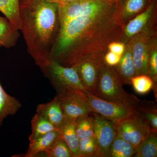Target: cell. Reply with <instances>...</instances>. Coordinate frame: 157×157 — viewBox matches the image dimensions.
<instances>
[{"label": "cell", "mask_w": 157, "mask_h": 157, "mask_svg": "<svg viewBox=\"0 0 157 157\" xmlns=\"http://www.w3.org/2000/svg\"><path fill=\"white\" fill-rule=\"evenodd\" d=\"M84 92L67 90L56 93L66 119L76 121L79 117L91 112Z\"/></svg>", "instance_id": "ba28073f"}, {"label": "cell", "mask_w": 157, "mask_h": 157, "mask_svg": "<svg viewBox=\"0 0 157 157\" xmlns=\"http://www.w3.org/2000/svg\"><path fill=\"white\" fill-rule=\"evenodd\" d=\"M21 106L17 99L6 92L0 83V126L6 117L15 114Z\"/></svg>", "instance_id": "ac0fdd59"}, {"label": "cell", "mask_w": 157, "mask_h": 157, "mask_svg": "<svg viewBox=\"0 0 157 157\" xmlns=\"http://www.w3.org/2000/svg\"><path fill=\"white\" fill-rule=\"evenodd\" d=\"M157 0L148 8L129 21L124 25L121 42L126 44L132 37L145 29L155 16Z\"/></svg>", "instance_id": "8fae6325"}, {"label": "cell", "mask_w": 157, "mask_h": 157, "mask_svg": "<svg viewBox=\"0 0 157 157\" xmlns=\"http://www.w3.org/2000/svg\"><path fill=\"white\" fill-rule=\"evenodd\" d=\"M155 22V16L145 29L132 37L128 42L132 46L136 76H148L150 52L153 42L157 38Z\"/></svg>", "instance_id": "277c9868"}, {"label": "cell", "mask_w": 157, "mask_h": 157, "mask_svg": "<svg viewBox=\"0 0 157 157\" xmlns=\"http://www.w3.org/2000/svg\"><path fill=\"white\" fill-rule=\"evenodd\" d=\"M6 18L0 16V45L5 48L14 47L20 36L19 32Z\"/></svg>", "instance_id": "ffe728a7"}, {"label": "cell", "mask_w": 157, "mask_h": 157, "mask_svg": "<svg viewBox=\"0 0 157 157\" xmlns=\"http://www.w3.org/2000/svg\"><path fill=\"white\" fill-rule=\"evenodd\" d=\"M75 121L66 118L64 122L58 128L60 137L68 145L73 157H80L79 139L76 133Z\"/></svg>", "instance_id": "9a60e30c"}, {"label": "cell", "mask_w": 157, "mask_h": 157, "mask_svg": "<svg viewBox=\"0 0 157 157\" xmlns=\"http://www.w3.org/2000/svg\"><path fill=\"white\" fill-rule=\"evenodd\" d=\"M59 137L58 131H56L30 140L28 149L24 157H36L39 154L44 153Z\"/></svg>", "instance_id": "2e32d148"}, {"label": "cell", "mask_w": 157, "mask_h": 157, "mask_svg": "<svg viewBox=\"0 0 157 157\" xmlns=\"http://www.w3.org/2000/svg\"><path fill=\"white\" fill-rule=\"evenodd\" d=\"M0 11L6 16L14 28L21 30L20 0H0Z\"/></svg>", "instance_id": "d6986e66"}, {"label": "cell", "mask_w": 157, "mask_h": 157, "mask_svg": "<svg viewBox=\"0 0 157 157\" xmlns=\"http://www.w3.org/2000/svg\"><path fill=\"white\" fill-rule=\"evenodd\" d=\"M125 48V44L121 42H111L108 46L109 51L121 56Z\"/></svg>", "instance_id": "f1b7e54d"}, {"label": "cell", "mask_w": 157, "mask_h": 157, "mask_svg": "<svg viewBox=\"0 0 157 157\" xmlns=\"http://www.w3.org/2000/svg\"><path fill=\"white\" fill-rule=\"evenodd\" d=\"M136 147L117 135L112 142L107 157H131L134 156Z\"/></svg>", "instance_id": "7402d4cb"}, {"label": "cell", "mask_w": 157, "mask_h": 157, "mask_svg": "<svg viewBox=\"0 0 157 157\" xmlns=\"http://www.w3.org/2000/svg\"><path fill=\"white\" fill-rule=\"evenodd\" d=\"M137 114L148 124L151 132L157 133V105L153 101L139 100L135 105Z\"/></svg>", "instance_id": "e0dca14e"}, {"label": "cell", "mask_w": 157, "mask_h": 157, "mask_svg": "<svg viewBox=\"0 0 157 157\" xmlns=\"http://www.w3.org/2000/svg\"><path fill=\"white\" fill-rule=\"evenodd\" d=\"M40 69L49 79L56 93L67 90H86L78 73L72 67H64L52 60Z\"/></svg>", "instance_id": "5b68a950"}, {"label": "cell", "mask_w": 157, "mask_h": 157, "mask_svg": "<svg viewBox=\"0 0 157 157\" xmlns=\"http://www.w3.org/2000/svg\"><path fill=\"white\" fill-rule=\"evenodd\" d=\"M121 57V56L108 51L104 55V61L109 66L115 67L119 63Z\"/></svg>", "instance_id": "83f0119b"}, {"label": "cell", "mask_w": 157, "mask_h": 157, "mask_svg": "<svg viewBox=\"0 0 157 157\" xmlns=\"http://www.w3.org/2000/svg\"><path fill=\"white\" fill-rule=\"evenodd\" d=\"M59 6L45 0H20V31L28 52L40 68L50 61L58 35Z\"/></svg>", "instance_id": "7a4b0ae2"}, {"label": "cell", "mask_w": 157, "mask_h": 157, "mask_svg": "<svg viewBox=\"0 0 157 157\" xmlns=\"http://www.w3.org/2000/svg\"><path fill=\"white\" fill-rule=\"evenodd\" d=\"M135 157L157 156V133L151 132L137 147L134 156Z\"/></svg>", "instance_id": "603a6c76"}, {"label": "cell", "mask_w": 157, "mask_h": 157, "mask_svg": "<svg viewBox=\"0 0 157 157\" xmlns=\"http://www.w3.org/2000/svg\"><path fill=\"white\" fill-rule=\"evenodd\" d=\"M114 127L117 136L136 148L151 132L148 124L137 113L114 123Z\"/></svg>", "instance_id": "52a82bcc"}, {"label": "cell", "mask_w": 157, "mask_h": 157, "mask_svg": "<svg viewBox=\"0 0 157 157\" xmlns=\"http://www.w3.org/2000/svg\"><path fill=\"white\" fill-rule=\"evenodd\" d=\"M114 67L123 84L131 85L130 80L136 76V73L132 57V46L129 42L125 44V50L120 61Z\"/></svg>", "instance_id": "5bb4252c"}, {"label": "cell", "mask_w": 157, "mask_h": 157, "mask_svg": "<svg viewBox=\"0 0 157 157\" xmlns=\"http://www.w3.org/2000/svg\"><path fill=\"white\" fill-rule=\"evenodd\" d=\"M124 85L114 67L107 65L104 60L93 94L105 101L135 106L139 99L133 94L127 92Z\"/></svg>", "instance_id": "3957f363"}, {"label": "cell", "mask_w": 157, "mask_h": 157, "mask_svg": "<svg viewBox=\"0 0 157 157\" xmlns=\"http://www.w3.org/2000/svg\"><path fill=\"white\" fill-rule=\"evenodd\" d=\"M49 60L73 67L85 59L108 51L111 42H121L124 24L116 3L90 15L60 22Z\"/></svg>", "instance_id": "6da1fadb"}, {"label": "cell", "mask_w": 157, "mask_h": 157, "mask_svg": "<svg viewBox=\"0 0 157 157\" xmlns=\"http://www.w3.org/2000/svg\"><path fill=\"white\" fill-rule=\"evenodd\" d=\"M104 55L93 56L72 67L78 73L85 90L92 94L95 90L98 73L104 61Z\"/></svg>", "instance_id": "30bf717a"}, {"label": "cell", "mask_w": 157, "mask_h": 157, "mask_svg": "<svg viewBox=\"0 0 157 157\" xmlns=\"http://www.w3.org/2000/svg\"><path fill=\"white\" fill-rule=\"evenodd\" d=\"M36 113L45 117L57 128L61 125L66 119L56 96L50 102L39 104Z\"/></svg>", "instance_id": "4fadbf2b"}, {"label": "cell", "mask_w": 157, "mask_h": 157, "mask_svg": "<svg viewBox=\"0 0 157 157\" xmlns=\"http://www.w3.org/2000/svg\"><path fill=\"white\" fill-rule=\"evenodd\" d=\"M90 113L79 117L75 121V129L79 140L95 137Z\"/></svg>", "instance_id": "cb8c5ba5"}, {"label": "cell", "mask_w": 157, "mask_h": 157, "mask_svg": "<svg viewBox=\"0 0 157 157\" xmlns=\"http://www.w3.org/2000/svg\"><path fill=\"white\" fill-rule=\"evenodd\" d=\"M80 1H91V0H80Z\"/></svg>", "instance_id": "1f68e13d"}, {"label": "cell", "mask_w": 157, "mask_h": 157, "mask_svg": "<svg viewBox=\"0 0 157 157\" xmlns=\"http://www.w3.org/2000/svg\"><path fill=\"white\" fill-rule=\"evenodd\" d=\"M44 154L48 157H73L68 145L60 137L52 144Z\"/></svg>", "instance_id": "4316f807"}, {"label": "cell", "mask_w": 157, "mask_h": 157, "mask_svg": "<svg viewBox=\"0 0 157 157\" xmlns=\"http://www.w3.org/2000/svg\"><path fill=\"white\" fill-rule=\"evenodd\" d=\"M154 0H117L116 5L125 25L129 21L146 10Z\"/></svg>", "instance_id": "7c38bea8"}, {"label": "cell", "mask_w": 157, "mask_h": 157, "mask_svg": "<svg viewBox=\"0 0 157 157\" xmlns=\"http://www.w3.org/2000/svg\"><path fill=\"white\" fill-rule=\"evenodd\" d=\"M48 2L57 3L59 5H66L75 2L79 0H45Z\"/></svg>", "instance_id": "f546056e"}, {"label": "cell", "mask_w": 157, "mask_h": 157, "mask_svg": "<svg viewBox=\"0 0 157 157\" xmlns=\"http://www.w3.org/2000/svg\"><path fill=\"white\" fill-rule=\"evenodd\" d=\"M84 93L91 112L98 113L114 123L137 113L133 105L105 101L98 98L86 90Z\"/></svg>", "instance_id": "8992f818"}, {"label": "cell", "mask_w": 157, "mask_h": 157, "mask_svg": "<svg viewBox=\"0 0 157 157\" xmlns=\"http://www.w3.org/2000/svg\"><path fill=\"white\" fill-rule=\"evenodd\" d=\"M1 46H1V45H0V48H1Z\"/></svg>", "instance_id": "d6a6232c"}, {"label": "cell", "mask_w": 157, "mask_h": 157, "mask_svg": "<svg viewBox=\"0 0 157 157\" xmlns=\"http://www.w3.org/2000/svg\"><path fill=\"white\" fill-rule=\"evenodd\" d=\"M102 2L107 3V4H113L116 3L117 0H96Z\"/></svg>", "instance_id": "4dcf8cb0"}, {"label": "cell", "mask_w": 157, "mask_h": 157, "mask_svg": "<svg viewBox=\"0 0 157 157\" xmlns=\"http://www.w3.org/2000/svg\"><path fill=\"white\" fill-rule=\"evenodd\" d=\"M32 132L29 140H33L53 131H58V128L46 118L39 113L35 114L31 121Z\"/></svg>", "instance_id": "44dd1931"}, {"label": "cell", "mask_w": 157, "mask_h": 157, "mask_svg": "<svg viewBox=\"0 0 157 157\" xmlns=\"http://www.w3.org/2000/svg\"><path fill=\"white\" fill-rule=\"evenodd\" d=\"M148 76L153 82L152 90L156 101L157 99V39H155L152 44L149 59Z\"/></svg>", "instance_id": "d4e9b609"}, {"label": "cell", "mask_w": 157, "mask_h": 157, "mask_svg": "<svg viewBox=\"0 0 157 157\" xmlns=\"http://www.w3.org/2000/svg\"><path fill=\"white\" fill-rule=\"evenodd\" d=\"M90 114L100 157H107L111 144L117 136L114 122L96 113L91 112Z\"/></svg>", "instance_id": "9c48e42d"}, {"label": "cell", "mask_w": 157, "mask_h": 157, "mask_svg": "<svg viewBox=\"0 0 157 157\" xmlns=\"http://www.w3.org/2000/svg\"><path fill=\"white\" fill-rule=\"evenodd\" d=\"M130 83L135 91L140 95H144L152 90L153 82L148 75H137L131 78Z\"/></svg>", "instance_id": "484cf974"}]
</instances>
